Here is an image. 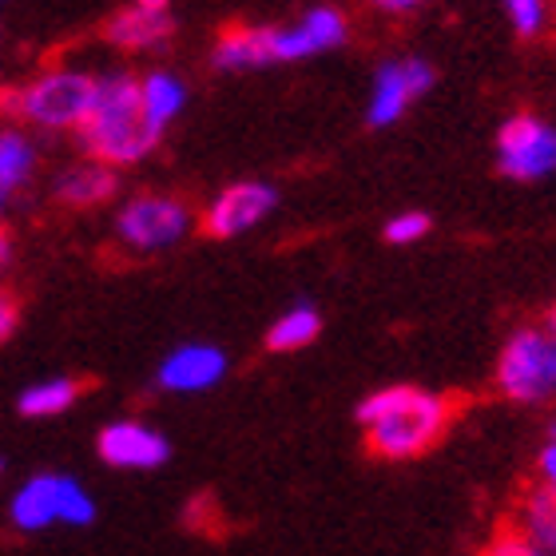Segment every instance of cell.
I'll list each match as a JSON object with an SVG mask.
<instances>
[{
  "mask_svg": "<svg viewBox=\"0 0 556 556\" xmlns=\"http://www.w3.org/2000/svg\"><path fill=\"white\" fill-rule=\"evenodd\" d=\"M36 175V143L21 128L0 131V211L33 184Z\"/></svg>",
  "mask_w": 556,
  "mask_h": 556,
  "instance_id": "17",
  "label": "cell"
},
{
  "mask_svg": "<svg viewBox=\"0 0 556 556\" xmlns=\"http://www.w3.org/2000/svg\"><path fill=\"white\" fill-rule=\"evenodd\" d=\"M429 227H433V219H429L426 211H397L394 219H386L382 235H386V243L409 247V243H421L429 235Z\"/></svg>",
  "mask_w": 556,
  "mask_h": 556,
  "instance_id": "22",
  "label": "cell"
},
{
  "mask_svg": "<svg viewBox=\"0 0 556 556\" xmlns=\"http://www.w3.org/2000/svg\"><path fill=\"white\" fill-rule=\"evenodd\" d=\"M116 167H108V163H96V160H84V163H72L68 172H60V179L52 184L60 203H68V207H100L108 199L116 195Z\"/></svg>",
  "mask_w": 556,
  "mask_h": 556,
  "instance_id": "16",
  "label": "cell"
},
{
  "mask_svg": "<svg viewBox=\"0 0 556 556\" xmlns=\"http://www.w3.org/2000/svg\"><path fill=\"white\" fill-rule=\"evenodd\" d=\"M100 80L84 68H52L9 96V112L45 131H80L92 116Z\"/></svg>",
  "mask_w": 556,
  "mask_h": 556,
  "instance_id": "3",
  "label": "cell"
},
{
  "mask_svg": "<svg viewBox=\"0 0 556 556\" xmlns=\"http://www.w3.org/2000/svg\"><path fill=\"white\" fill-rule=\"evenodd\" d=\"M497 390L521 406H541L556 397V338L545 326L513 330L497 358Z\"/></svg>",
  "mask_w": 556,
  "mask_h": 556,
  "instance_id": "5",
  "label": "cell"
},
{
  "mask_svg": "<svg viewBox=\"0 0 556 556\" xmlns=\"http://www.w3.org/2000/svg\"><path fill=\"white\" fill-rule=\"evenodd\" d=\"M536 473H541V485H545L548 493H556V429L545 438V445H541V457H536Z\"/></svg>",
  "mask_w": 556,
  "mask_h": 556,
  "instance_id": "24",
  "label": "cell"
},
{
  "mask_svg": "<svg viewBox=\"0 0 556 556\" xmlns=\"http://www.w3.org/2000/svg\"><path fill=\"white\" fill-rule=\"evenodd\" d=\"M9 517L21 533H45L52 525H84L96 521L92 493L68 473H36L28 477L9 501Z\"/></svg>",
  "mask_w": 556,
  "mask_h": 556,
  "instance_id": "4",
  "label": "cell"
},
{
  "mask_svg": "<svg viewBox=\"0 0 556 556\" xmlns=\"http://www.w3.org/2000/svg\"><path fill=\"white\" fill-rule=\"evenodd\" d=\"M211 64L219 72H251L278 64L275 60V28L270 24H231L227 33H219Z\"/></svg>",
  "mask_w": 556,
  "mask_h": 556,
  "instance_id": "14",
  "label": "cell"
},
{
  "mask_svg": "<svg viewBox=\"0 0 556 556\" xmlns=\"http://www.w3.org/2000/svg\"><path fill=\"white\" fill-rule=\"evenodd\" d=\"M354 417L374 457L409 462L441 441V433L453 421V402L426 386H386L362 397Z\"/></svg>",
  "mask_w": 556,
  "mask_h": 556,
  "instance_id": "1",
  "label": "cell"
},
{
  "mask_svg": "<svg viewBox=\"0 0 556 556\" xmlns=\"http://www.w3.org/2000/svg\"><path fill=\"white\" fill-rule=\"evenodd\" d=\"M505 16H509V28L521 40H536L548 28V4H541V0H509Z\"/></svg>",
  "mask_w": 556,
  "mask_h": 556,
  "instance_id": "21",
  "label": "cell"
},
{
  "mask_svg": "<svg viewBox=\"0 0 556 556\" xmlns=\"http://www.w3.org/2000/svg\"><path fill=\"white\" fill-rule=\"evenodd\" d=\"M80 390L84 386L76 382V378H45V382H33L24 390L16 409H21L24 417H60L64 409L76 406Z\"/></svg>",
  "mask_w": 556,
  "mask_h": 556,
  "instance_id": "20",
  "label": "cell"
},
{
  "mask_svg": "<svg viewBox=\"0 0 556 556\" xmlns=\"http://www.w3.org/2000/svg\"><path fill=\"white\" fill-rule=\"evenodd\" d=\"M438 72L421 56H397L386 60L382 68L374 72L370 88V108H366V124L370 128H394L397 119L406 116L409 108L433 88Z\"/></svg>",
  "mask_w": 556,
  "mask_h": 556,
  "instance_id": "8",
  "label": "cell"
},
{
  "mask_svg": "<svg viewBox=\"0 0 556 556\" xmlns=\"http://www.w3.org/2000/svg\"><path fill=\"white\" fill-rule=\"evenodd\" d=\"M9 263H12V239H9V231L0 227V270L9 267Z\"/></svg>",
  "mask_w": 556,
  "mask_h": 556,
  "instance_id": "26",
  "label": "cell"
},
{
  "mask_svg": "<svg viewBox=\"0 0 556 556\" xmlns=\"http://www.w3.org/2000/svg\"><path fill=\"white\" fill-rule=\"evenodd\" d=\"M497 167L521 184L556 175V128L529 112L509 116L497 131Z\"/></svg>",
  "mask_w": 556,
  "mask_h": 556,
  "instance_id": "7",
  "label": "cell"
},
{
  "mask_svg": "<svg viewBox=\"0 0 556 556\" xmlns=\"http://www.w3.org/2000/svg\"><path fill=\"white\" fill-rule=\"evenodd\" d=\"M509 529L541 556H556V493H548L545 485L529 489L513 509Z\"/></svg>",
  "mask_w": 556,
  "mask_h": 556,
  "instance_id": "15",
  "label": "cell"
},
{
  "mask_svg": "<svg viewBox=\"0 0 556 556\" xmlns=\"http://www.w3.org/2000/svg\"><path fill=\"white\" fill-rule=\"evenodd\" d=\"M139 96H143V108H148V116L155 119L160 131L172 128L187 108V84L167 68L143 72V76H139Z\"/></svg>",
  "mask_w": 556,
  "mask_h": 556,
  "instance_id": "18",
  "label": "cell"
},
{
  "mask_svg": "<svg viewBox=\"0 0 556 556\" xmlns=\"http://www.w3.org/2000/svg\"><path fill=\"white\" fill-rule=\"evenodd\" d=\"M88 160L108 163V167H131L143 163L151 151L160 148L163 131L143 108L139 80L116 72V76H100V92H96L92 116L80 128Z\"/></svg>",
  "mask_w": 556,
  "mask_h": 556,
  "instance_id": "2",
  "label": "cell"
},
{
  "mask_svg": "<svg viewBox=\"0 0 556 556\" xmlns=\"http://www.w3.org/2000/svg\"><path fill=\"white\" fill-rule=\"evenodd\" d=\"M16 326H21V302L12 299L9 290H0V346L16 334Z\"/></svg>",
  "mask_w": 556,
  "mask_h": 556,
  "instance_id": "25",
  "label": "cell"
},
{
  "mask_svg": "<svg viewBox=\"0 0 556 556\" xmlns=\"http://www.w3.org/2000/svg\"><path fill=\"white\" fill-rule=\"evenodd\" d=\"M278 207V191L263 179H243V184L223 187L203 211V235L211 239H239V235L255 231Z\"/></svg>",
  "mask_w": 556,
  "mask_h": 556,
  "instance_id": "9",
  "label": "cell"
},
{
  "mask_svg": "<svg viewBox=\"0 0 556 556\" xmlns=\"http://www.w3.org/2000/svg\"><path fill=\"white\" fill-rule=\"evenodd\" d=\"M350 40L346 16L330 4L306 9L294 24L275 28V60L278 64H294V60H311L323 52H334Z\"/></svg>",
  "mask_w": 556,
  "mask_h": 556,
  "instance_id": "10",
  "label": "cell"
},
{
  "mask_svg": "<svg viewBox=\"0 0 556 556\" xmlns=\"http://www.w3.org/2000/svg\"><path fill=\"white\" fill-rule=\"evenodd\" d=\"M318 330H323V314L314 311V306H306V302H299V306L282 311L275 323H270L267 350L270 354H294V350H306L314 338H318Z\"/></svg>",
  "mask_w": 556,
  "mask_h": 556,
  "instance_id": "19",
  "label": "cell"
},
{
  "mask_svg": "<svg viewBox=\"0 0 556 556\" xmlns=\"http://www.w3.org/2000/svg\"><path fill=\"white\" fill-rule=\"evenodd\" d=\"M175 33V12L172 4L163 0H139V4H128L108 16L104 24V40L116 48H160L167 45Z\"/></svg>",
  "mask_w": 556,
  "mask_h": 556,
  "instance_id": "13",
  "label": "cell"
},
{
  "mask_svg": "<svg viewBox=\"0 0 556 556\" xmlns=\"http://www.w3.org/2000/svg\"><path fill=\"white\" fill-rule=\"evenodd\" d=\"M191 231V211L172 195H136L128 199L116 215L119 243L139 251V255H155L175 247Z\"/></svg>",
  "mask_w": 556,
  "mask_h": 556,
  "instance_id": "6",
  "label": "cell"
},
{
  "mask_svg": "<svg viewBox=\"0 0 556 556\" xmlns=\"http://www.w3.org/2000/svg\"><path fill=\"white\" fill-rule=\"evenodd\" d=\"M541 326H545L548 334H553V338H556V302H553V311H548V314H545V323H541Z\"/></svg>",
  "mask_w": 556,
  "mask_h": 556,
  "instance_id": "27",
  "label": "cell"
},
{
  "mask_svg": "<svg viewBox=\"0 0 556 556\" xmlns=\"http://www.w3.org/2000/svg\"><path fill=\"white\" fill-rule=\"evenodd\" d=\"M223 374H227V354L219 346H211V342H184V346H175L163 358L155 382L167 394H203V390L223 382Z\"/></svg>",
  "mask_w": 556,
  "mask_h": 556,
  "instance_id": "12",
  "label": "cell"
},
{
  "mask_svg": "<svg viewBox=\"0 0 556 556\" xmlns=\"http://www.w3.org/2000/svg\"><path fill=\"white\" fill-rule=\"evenodd\" d=\"M481 556H541V553H536L533 545H525L521 536H517V533L509 529V525H505L501 533L489 536L485 548H481Z\"/></svg>",
  "mask_w": 556,
  "mask_h": 556,
  "instance_id": "23",
  "label": "cell"
},
{
  "mask_svg": "<svg viewBox=\"0 0 556 556\" xmlns=\"http://www.w3.org/2000/svg\"><path fill=\"white\" fill-rule=\"evenodd\" d=\"M96 453L112 469H160L172 457V445H167V438H163L160 429L124 417V421H108L100 429Z\"/></svg>",
  "mask_w": 556,
  "mask_h": 556,
  "instance_id": "11",
  "label": "cell"
},
{
  "mask_svg": "<svg viewBox=\"0 0 556 556\" xmlns=\"http://www.w3.org/2000/svg\"><path fill=\"white\" fill-rule=\"evenodd\" d=\"M0 469H4V465H0Z\"/></svg>",
  "mask_w": 556,
  "mask_h": 556,
  "instance_id": "28",
  "label": "cell"
}]
</instances>
